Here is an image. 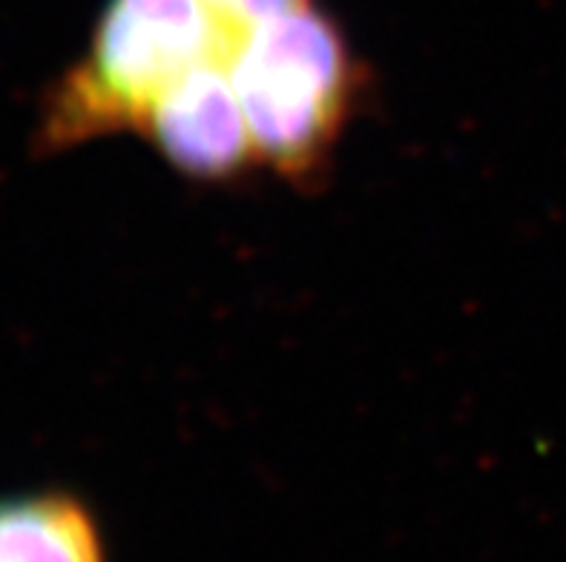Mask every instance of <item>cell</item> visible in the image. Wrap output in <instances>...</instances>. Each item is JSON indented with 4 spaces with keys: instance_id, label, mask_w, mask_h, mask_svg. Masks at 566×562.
<instances>
[{
    "instance_id": "obj_1",
    "label": "cell",
    "mask_w": 566,
    "mask_h": 562,
    "mask_svg": "<svg viewBox=\"0 0 566 562\" xmlns=\"http://www.w3.org/2000/svg\"><path fill=\"white\" fill-rule=\"evenodd\" d=\"M228 57L205 0H107L86 50L43 95L35 150L55 156L122 132L142 136L172 84Z\"/></svg>"
},
{
    "instance_id": "obj_2",
    "label": "cell",
    "mask_w": 566,
    "mask_h": 562,
    "mask_svg": "<svg viewBox=\"0 0 566 562\" xmlns=\"http://www.w3.org/2000/svg\"><path fill=\"white\" fill-rule=\"evenodd\" d=\"M228 70L259 165L291 184L323 179L363 93L357 55L337 21L311 0L244 35Z\"/></svg>"
},
{
    "instance_id": "obj_3",
    "label": "cell",
    "mask_w": 566,
    "mask_h": 562,
    "mask_svg": "<svg viewBox=\"0 0 566 562\" xmlns=\"http://www.w3.org/2000/svg\"><path fill=\"white\" fill-rule=\"evenodd\" d=\"M142 136L172 170L193 181L222 184L262 167L224 61H208L172 84Z\"/></svg>"
},
{
    "instance_id": "obj_4",
    "label": "cell",
    "mask_w": 566,
    "mask_h": 562,
    "mask_svg": "<svg viewBox=\"0 0 566 562\" xmlns=\"http://www.w3.org/2000/svg\"><path fill=\"white\" fill-rule=\"evenodd\" d=\"M0 562H107L93 513L70 494L0 497Z\"/></svg>"
},
{
    "instance_id": "obj_5",
    "label": "cell",
    "mask_w": 566,
    "mask_h": 562,
    "mask_svg": "<svg viewBox=\"0 0 566 562\" xmlns=\"http://www.w3.org/2000/svg\"><path fill=\"white\" fill-rule=\"evenodd\" d=\"M305 3H311V0H205V7L213 14L230 55L242 43L244 35H251L253 29L280 18V14L294 12Z\"/></svg>"
}]
</instances>
